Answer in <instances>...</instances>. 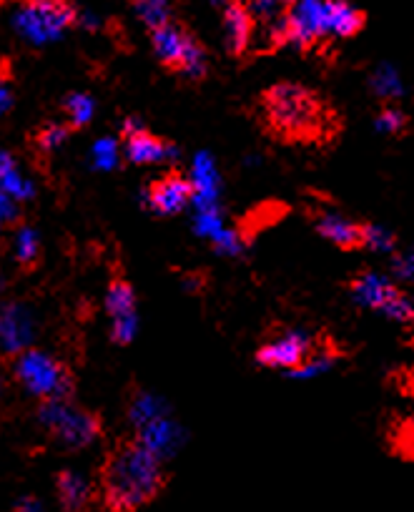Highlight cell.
I'll list each match as a JSON object with an SVG mask.
<instances>
[{
    "label": "cell",
    "instance_id": "7a4b0ae2",
    "mask_svg": "<svg viewBox=\"0 0 414 512\" xmlns=\"http://www.w3.org/2000/svg\"><path fill=\"white\" fill-rule=\"evenodd\" d=\"M256 108L266 131L284 144H314L332 136V126H337L332 106L317 91L299 83L266 88Z\"/></svg>",
    "mask_w": 414,
    "mask_h": 512
},
{
    "label": "cell",
    "instance_id": "ffe728a7",
    "mask_svg": "<svg viewBox=\"0 0 414 512\" xmlns=\"http://www.w3.org/2000/svg\"><path fill=\"white\" fill-rule=\"evenodd\" d=\"M392 450L402 460L414 462V415L399 422L392 432Z\"/></svg>",
    "mask_w": 414,
    "mask_h": 512
},
{
    "label": "cell",
    "instance_id": "484cf974",
    "mask_svg": "<svg viewBox=\"0 0 414 512\" xmlns=\"http://www.w3.org/2000/svg\"><path fill=\"white\" fill-rule=\"evenodd\" d=\"M13 512H43V507L36 497H23V500L16 502Z\"/></svg>",
    "mask_w": 414,
    "mask_h": 512
},
{
    "label": "cell",
    "instance_id": "ba28073f",
    "mask_svg": "<svg viewBox=\"0 0 414 512\" xmlns=\"http://www.w3.org/2000/svg\"><path fill=\"white\" fill-rule=\"evenodd\" d=\"M194 191V181L186 179L181 171H166L164 176L151 181L146 189V199L159 216H176L194 199Z\"/></svg>",
    "mask_w": 414,
    "mask_h": 512
},
{
    "label": "cell",
    "instance_id": "30bf717a",
    "mask_svg": "<svg viewBox=\"0 0 414 512\" xmlns=\"http://www.w3.org/2000/svg\"><path fill=\"white\" fill-rule=\"evenodd\" d=\"M123 151H126V159L131 164H159V161L171 159L176 154L174 146L166 139L149 134L136 118H128L123 123Z\"/></svg>",
    "mask_w": 414,
    "mask_h": 512
},
{
    "label": "cell",
    "instance_id": "7402d4cb",
    "mask_svg": "<svg viewBox=\"0 0 414 512\" xmlns=\"http://www.w3.org/2000/svg\"><path fill=\"white\" fill-rule=\"evenodd\" d=\"M68 134H71V128H68L66 123H63V126L61 123H48V126H43L36 134V146L43 151H51L56 149V146H61Z\"/></svg>",
    "mask_w": 414,
    "mask_h": 512
},
{
    "label": "cell",
    "instance_id": "603a6c76",
    "mask_svg": "<svg viewBox=\"0 0 414 512\" xmlns=\"http://www.w3.org/2000/svg\"><path fill=\"white\" fill-rule=\"evenodd\" d=\"M377 123L382 131H387V134L392 136H402L404 131H407V116H404L402 111H397V108H384V111L379 113Z\"/></svg>",
    "mask_w": 414,
    "mask_h": 512
},
{
    "label": "cell",
    "instance_id": "8fae6325",
    "mask_svg": "<svg viewBox=\"0 0 414 512\" xmlns=\"http://www.w3.org/2000/svg\"><path fill=\"white\" fill-rule=\"evenodd\" d=\"M309 339L304 334H287V337L276 339V342L266 344L256 352V362L264 367H284V369H299L307 364Z\"/></svg>",
    "mask_w": 414,
    "mask_h": 512
},
{
    "label": "cell",
    "instance_id": "5bb4252c",
    "mask_svg": "<svg viewBox=\"0 0 414 512\" xmlns=\"http://www.w3.org/2000/svg\"><path fill=\"white\" fill-rule=\"evenodd\" d=\"M56 492L63 512H83L91 502V485L86 477L73 470H61L56 475Z\"/></svg>",
    "mask_w": 414,
    "mask_h": 512
},
{
    "label": "cell",
    "instance_id": "277c9868",
    "mask_svg": "<svg viewBox=\"0 0 414 512\" xmlns=\"http://www.w3.org/2000/svg\"><path fill=\"white\" fill-rule=\"evenodd\" d=\"M38 422L51 432L63 450H83L103 432L101 417L78 410L71 402H43L38 410Z\"/></svg>",
    "mask_w": 414,
    "mask_h": 512
},
{
    "label": "cell",
    "instance_id": "4fadbf2b",
    "mask_svg": "<svg viewBox=\"0 0 414 512\" xmlns=\"http://www.w3.org/2000/svg\"><path fill=\"white\" fill-rule=\"evenodd\" d=\"M254 28L256 18L251 16L249 6H241V3H231L224 8V41L226 51L231 56L241 58L246 53V48L254 41Z\"/></svg>",
    "mask_w": 414,
    "mask_h": 512
},
{
    "label": "cell",
    "instance_id": "44dd1931",
    "mask_svg": "<svg viewBox=\"0 0 414 512\" xmlns=\"http://www.w3.org/2000/svg\"><path fill=\"white\" fill-rule=\"evenodd\" d=\"M136 13L138 18L149 26L151 33L161 31L164 26L174 23V18H171V8L166 6V3H138Z\"/></svg>",
    "mask_w": 414,
    "mask_h": 512
},
{
    "label": "cell",
    "instance_id": "8992f818",
    "mask_svg": "<svg viewBox=\"0 0 414 512\" xmlns=\"http://www.w3.org/2000/svg\"><path fill=\"white\" fill-rule=\"evenodd\" d=\"M78 18L76 8L68 3H28L21 8L16 23L23 36L33 43H46L48 38H56L63 28L73 26Z\"/></svg>",
    "mask_w": 414,
    "mask_h": 512
},
{
    "label": "cell",
    "instance_id": "ac0fdd59",
    "mask_svg": "<svg viewBox=\"0 0 414 512\" xmlns=\"http://www.w3.org/2000/svg\"><path fill=\"white\" fill-rule=\"evenodd\" d=\"M63 108H66L68 116L66 126L71 128V131H81L93 116V101L88 96H83V93H71V96L63 101Z\"/></svg>",
    "mask_w": 414,
    "mask_h": 512
},
{
    "label": "cell",
    "instance_id": "cb8c5ba5",
    "mask_svg": "<svg viewBox=\"0 0 414 512\" xmlns=\"http://www.w3.org/2000/svg\"><path fill=\"white\" fill-rule=\"evenodd\" d=\"M118 159V149H116V141L111 139H101L96 146H93V164L98 169H113Z\"/></svg>",
    "mask_w": 414,
    "mask_h": 512
},
{
    "label": "cell",
    "instance_id": "3957f363",
    "mask_svg": "<svg viewBox=\"0 0 414 512\" xmlns=\"http://www.w3.org/2000/svg\"><path fill=\"white\" fill-rule=\"evenodd\" d=\"M13 374L31 395L43 402H68L73 395V374L66 364L38 349H26L13 357Z\"/></svg>",
    "mask_w": 414,
    "mask_h": 512
},
{
    "label": "cell",
    "instance_id": "4316f807",
    "mask_svg": "<svg viewBox=\"0 0 414 512\" xmlns=\"http://www.w3.org/2000/svg\"><path fill=\"white\" fill-rule=\"evenodd\" d=\"M407 272H409V274H414V259H412V262H409V269H407Z\"/></svg>",
    "mask_w": 414,
    "mask_h": 512
},
{
    "label": "cell",
    "instance_id": "5b68a950",
    "mask_svg": "<svg viewBox=\"0 0 414 512\" xmlns=\"http://www.w3.org/2000/svg\"><path fill=\"white\" fill-rule=\"evenodd\" d=\"M151 41H154L156 58H159L164 68L181 73L186 78H194V81L206 76L204 46L184 26L169 23L161 31L151 33Z\"/></svg>",
    "mask_w": 414,
    "mask_h": 512
},
{
    "label": "cell",
    "instance_id": "7c38bea8",
    "mask_svg": "<svg viewBox=\"0 0 414 512\" xmlns=\"http://www.w3.org/2000/svg\"><path fill=\"white\" fill-rule=\"evenodd\" d=\"M317 231L324 239L332 241L334 246H339V249L354 251L369 246V231H372V226L339 219V216L332 214H322L317 216Z\"/></svg>",
    "mask_w": 414,
    "mask_h": 512
},
{
    "label": "cell",
    "instance_id": "9a60e30c",
    "mask_svg": "<svg viewBox=\"0 0 414 512\" xmlns=\"http://www.w3.org/2000/svg\"><path fill=\"white\" fill-rule=\"evenodd\" d=\"M392 289H394V284L384 282V279L377 277V274L364 272V274H357V277L352 279L354 299H357L359 304H364V307L379 309V312H382V307L387 304Z\"/></svg>",
    "mask_w": 414,
    "mask_h": 512
},
{
    "label": "cell",
    "instance_id": "d6986e66",
    "mask_svg": "<svg viewBox=\"0 0 414 512\" xmlns=\"http://www.w3.org/2000/svg\"><path fill=\"white\" fill-rule=\"evenodd\" d=\"M41 256V246H38V234L33 229H21L16 239V259L21 262L23 269H33Z\"/></svg>",
    "mask_w": 414,
    "mask_h": 512
},
{
    "label": "cell",
    "instance_id": "52a82bcc",
    "mask_svg": "<svg viewBox=\"0 0 414 512\" xmlns=\"http://www.w3.org/2000/svg\"><path fill=\"white\" fill-rule=\"evenodd\" d=\"M289 26V41L302 48H312L329 31V11L319 3H289L284 11Z\"/></svg>",
    "mask_w": 414,
    "mask_h": 512
},
{
    "label": "cell",
    "instance_id": "e0dca14e",
    "mask_svg": "<svg viewBox=\"0 0 414 512\" xmlns=\"http://www.w3.org/2000/svg\"><path fill=\"white\" fill-rule=\"evenodd\" d=\"M28 334L31 332H28L26 317H23L16 307L6 309V322H3V342H6L8 354L18 357L21 352H26V349H23V344L28 342Z\"/></svg>",
    "mask_w": 414,
    "mask_h": 512
},
{
    "label": "cell",
    "instance_id": "2e32d148",
    "mask_svg": "<svg viewBox=\"0 0 414 512\" xmlns=\"http://www.w3.org/2000/svg\"><path fill=\"white\" fill-rule=\"evenodd\" d=\"M329 11V31L339 38H352L367 23V16L362 11H354V8L344 6V3H327Z\"/></svg>",
    "mask_w": 414,
    "mask_h": 512
},
{
    "label": "cell",
    "instance_id": "9c48e42d",
    "mask_svg": "<svg viewBox=\"0 0 414 512\" xmlns=\"http://www.w3.org/2000/svg\"><path fill=\"white\" fill-rule=\"evenodd\" d=\"M106 312L111 314V337L116 344H128L136 334V294L131 284L116 274L108 284L106 294Z\"/></svg>",
    "mask_w": 414,
    "mask_h": 512
},
{
    "label": "cell",
    "instance_id": "6da1fadb",
    "mask_svg": "<svg viewBox=\"0 0 414 512\" xmlns=\"http://www.w3.org/2000/svg\"><path fill=\"white\" fill-rule=\"evenodd\" d=\"M164 487L159 455L138 437L118 440L98 467V495L108 512H136L156 500Z\"/></svg>",
    "mask_w": 414,
    "mask_h": 512
},
{
    "label": "cell",
    "instance_id": "d4e9b609",
    "mask_svg": "<svg viewBox=\"0 0 414 512\" xmlns=\"http://www.w3.org/2000/svg\"><path fill=\"white\" fill-rule=\"evenodd\" d=\"M16 219H18L16 199L8 194H3V221H6V224H16Z\"/></svg>",
    "mask_w": 414,
    "mask_h": 512
}]
</instances>
